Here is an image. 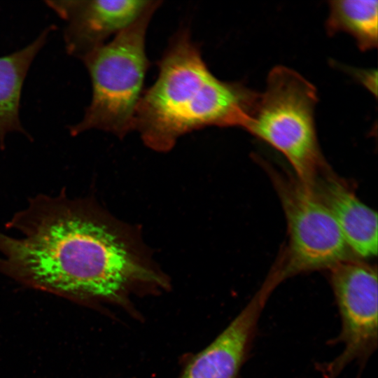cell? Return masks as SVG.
I'll use <instances>...</instances> for the list:
<instances>
[{"label": "cell", "instance_id": "obj_1", "mask_svg": "<svg viewBox=\"0 0 378 378\" xmlns=\"http://www.w3.org/2000/svg\"><path fill=\"white\" fill-rule=\"evenodd\" d=\"M0 231V272L24 286L86 307H115L140 319L132 297L167 290L137 239L92 201L31 197Z\"/></svg>", "mask_w": 378, "mask_h": 378}, {"label": "cell", "instance_id": "obj_2", "mask_svg": "<svg viewBox=\"0 0 378 378\" xmlns=\"http://www.w3.org/2000/svg\"><path fill=\"white\" fill-rule=\"evenodd\" d=\"M158 66L134 120V130L146 146L167 151L182 135L209 126L246 129L258 94L216 78L188 29L172 37Z\"/></svg>", "mask_w": 378, "mask_h": 378}, {"label": "cell", "instance_id": "obj_3", "mask_svg": "<svg viewBox=\"0 0 378 378\" xmlns=\"http://www.w3.org/2000/svg\"><path fill=\"white\" fill-rule=\"evenodd\" d=\"M160 4L157 1L112 41L80 58L90 76L92 99L81 121L69 127L71 135L97 129L122 138L134 130L150 66L146 53V31Z\"/></svg>", "mask_w": 378, "mask_h": 378}, {"label": "cell", "instance_id": "obj_4", "mask_svg": "<svg viewBox=\"0 0 378 378\" xmlns=\"http://www.w3.org/2000/svg\"><path fill=\"white\" fill-rule=\"evenodd\" d=\"M316 102L312 83L291 69L276 66L267 76L265 91L258 94L246 129L281 152L296 178L309 187L328 169L316 137Z\"/></svg>", "mask_w": 378, "mask_h": 378}, {"label": "cell", "instance_id": "obj_5", "mask_svg": "<svg viewBox=\"0 0 378 378\" xmlns=\"http://www.w3.org/2000/svg\"><path fill=\"white\" fill-rule=\"evenodd\" d=\"M288 226L283 260L272 272L280 283L300 273L330 270L351 253L330 211L314 189L297 178L270 171Z\"/></svg>", "mask_w": 378, "mask_h": 378}, {"label": "cell", "instance_id": "obj_6", "mask_svg": "<svg viewBox=\"0 0 378 378\" xmlns=\"http://www.w3.org/2000/svg\"><path fill=\"white\" fill-rule=\"evenodd\" d=\"M329 270L342 325L336 342L344 348L320 370L322 378H337L354 361L365 365L377 347V271L376 267L352 258Z\"/></svg>", "mask_w": 378, "mask_h": 378}, {"label": "cell", "instance_id": "obj_7", "mask_svg": "<svg viewBox=\"0 0 378 378\" xmlns=\"http://www.w3.org/2000/svg\"><path fill=\"white\" fill-rule=\"evenodd\" d=\"M157 1L81 0L46 3L68 22L64 40L66 52L80 59L104 44L143 15Z\"/></svg>", "mask_w": 378, "mask_h": 378}, {"label": "cell", "instance_id": "obj_8", "mask_svg": "<svg viewBox=\"0 0 378 378\" xmlns=\"http://www.w3.org/2000/svg\"><path fill=\"white\" fill-rule=\"evenodd\" d=\"M272 292L262 285L211 344L188 359L178 378H237Z\"/></svg>", "mask_w": 378, "mask_h": 378}, {"label": "cell", "instance_id": "obj_9", "mask_svg": "<svg viewBox=\"0 0 378 378\" xmlns=\"http://www.w3.org/2000/svg\"><path fill=\"white\" fill-rule=\"evenodd\" d=\"M335 220L351 253L371 258L377 253V215L350 188L326 170L313 188Z\"/></svg>", "mask_w": 378, "mask_h": 378}, {"label": "cell", "instance_id": "obj_10", "mask_svg": "<svg viewBox=\"0 0 378 378\" xmlns=\"http://www.w3.org/2000/svg\"><path fill=\"white\" fill-rule=\"evenodd\" d=\"M54 26L46 28L29 45L8 55L0 57V146L12 132L29 136L20 119L21 92L27 71L44 46Z\"/></svg>", "mask_w": 378, "mask_h": 378}, {"label": "cell", "instance_id": "obj_11", "mask_svg": "<svg viewBox=\"0 0 378 378\" xmlns=\"http://www.w3.org/2000/svg\"><path fill=\"white\" fill-rule=\"evenodd\" d=\"M377 1L335 0L329 2L327 32L344 31L351 35L361 50L377 46Z\"/></svg>", "mask_w": 378, "mask_h": 378}]
</instances>
